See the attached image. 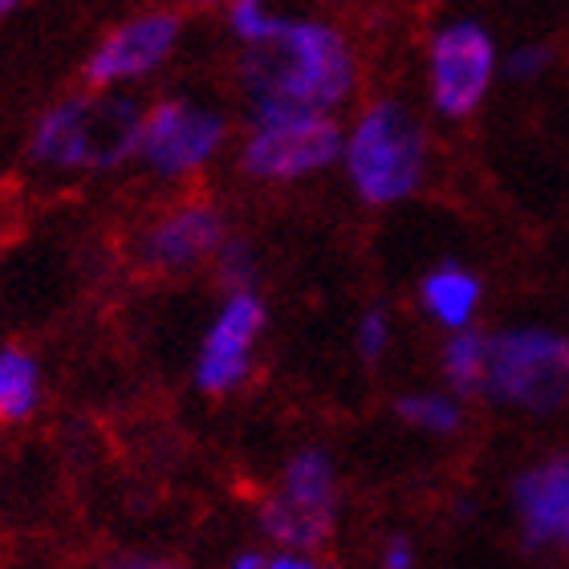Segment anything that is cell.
Returning a JSON list of instances; mask_svg holds the SVG:
<instances>
[{"instance_id":"cell-1","label":"cell","mask_w":569,"mask_h":569,"mask_svg":"<svg viewBox=\"0 0 569 569\" xmlns=\"http://www.w3.org/2000/svg\"><path fill=\"white\" fill-rule=\"evenodd\" d=\"M358 61L346 37L326 21L277 17V29L261 46H244L240 90L249 122L281 114H333L355 98Z\"/></svg>"},{"instance_id":"cell-2","label":"cell","mask_w":569,"mask_h":569,"mask_svg":"<svg viewBox=\"0 0 569 569\" xmlns=\"http://www.w3.org/2000/svg\"><path fill=\"white\" fill-rule=\"evenodd\" d=\"M342 171L346 183L367 208H395L419 196L431 167V142L423 122L399 102H370L350 131H342Z\"/></svg>"},{"instance_id":"cell-3","label":"cell","mask_w":569,"mask_h":569,"mask_svg":"<svg viewBox=\"0 0 569 569\" xmlns=\"http://www.w3.org/2000/svg\"><path fill=\"white\" fill-rule=\"evenodd\" d=\"M480 399L521 416L549 419L569 407V333L553 326H509L488 333Z\"/></svg>"},{"instance_id":"cell-4","label":"cell","mask_w":569,"mask_h":569,"mask_svg":"<svg viewBox=\"0 0 569 569\" xmlns=\"http://www.w3.org/2000/svg\"><path fill=\"white\" fill-rule=\"evenodd\" d=\"M342 512V476L330 448L306 443L281 463L273 488L257 505V533L273 549L321 553Z\"/></svg>"},{"instance_id":"cell-5","label":"cell","mask_w":569,"mask_h":569,"mask_svg":"<svg viewBox=\"0 0 569 569\" xmlns=\"http://www.w3.org/2000/svg\"><path fill=\"white\" fill-rule=\"evenodd\" d=\"M142 114L131 98H66L41 114L33 159L66 171H110L139 154Z\"/></svg>"},{"instance_id":"cell-6","label":"cell","mask_w":569,"mask_h":569,"mask_svg":"<svg viewBox=\"0 0 569 569\" xmlns=\"http://www.w3.org/2000/svg\"><path fill=\"white\" fill-rule=\"evenodd\" d=\"M342 159V127L333 114H281L249 122L240 142V176L252 183H301Z\"/></svg>"},{"instance_id":"cell-7","label":"cell","mask_w":569,"mask_h":569,"mask_svg":"<svg viewBox=\"0 0 569 569\" xmlns=\"http://www.w3.org/2000/svg\"><path fill=\"white\" fill-rule=\"evenodd\" d=\"M264 330H269V306L261 289H228L196 350V367H191L196 391L208 399H228L244 391Z\"/></svg>"},{"instance_id":"cell-8","label":"cell","mask_w":569,"mask_h":569,"mask_svg":"<svg viewBox=\"0 0 569 569\" xmlns=\"http://www.w3.org/2000/svg\"><path fill=\"white\" fill-rule=\"evenodd\" d=\"M497 73V41L485 24L468 17L439 24L427 49V86H431V107L443 119H472L485 107Z\"/></svg>"},{"instance_id":"cell-9","label":"cell","mask_w":569,"mask_h":569,"mask_svg":"<svg viewBox=\"0 0 569 569\" xmlns=\"http://www.w3.org/2000/svg\"><path fill=\"white\" fill-rule=\"evenodd\" d=\"M224 142L228 119L220 110L167 98L142 114L139 159L163 179H183L212 163L216 154L224 151Z\"/></svg>"},{"instance_id":"cell-10","label":"cell","mask_w":569,"mask_h":569,"mask_svg":"<svg viewBox=\"0 0 569 569\" xmlns=\"http://www.w3.org/2000/svg\"><path fill=\"white\" fill-rule=\"evenodd\" d=\"M228 216L208 200H188L163 212L139 240V261L159 277H191L216 261L224 249Z\"/></svg>"},{"instance_id":"cell-11","label":"cell","mask_w":569,"mask_h":569,"mask_svg":"<svg viewBox=\"0 0 569 569\" xmlns=\"http://www.w3.org/2000/svg\"><path fill=\"white\" fill-rule=\"evenodd\" d=\"M509 509L533 553H569V451H549L512 476Z\"/></svg>"},{"instance_id":"cell-12","label":"cell","mask_w":569,"mask_h":569,"mask_svg":"<svg viewBox=\"0 0 569 569\" xmlns=\"http://www.w3.org/2000/svg\"><path fill=\"white\" fill-rule=\"evenodd\" d=\"M179 41L176 12H142L134 21L119 24L102 46L86 61V82L90 86H119L147 78L159 70Z\"/></svg>"},{"instance_id":"cell-13","label":"cell","mask_w":569,"mask_h":569,"mask_svg":"<svg viewBox=\"0 0 569 569\" xmlns=\"http://www.w3.org/2000/svg\"><path fill=\"white\" fill-rule=\"evenodd\" d=\"M419 309L436 330H468L485 309V277L468 269L463 261H456V257L431 264L419 277Z\"/></svg>"},{"instance_id":"cell-14","label":"cell","mask_w":569,"mask_h":569,"mask_svg":"<svg viewBox=\"0 0 569 569\" xmlns=\"http://www.w3.org/2000/svg\"><path fill=\"white\" fill-rule=\"evenodd\" d=\"M488 370V333L468 326V330L443 333L439 342V379L448 382V391L460 399H472L485 387Z\"/></svg>"},{"instance_id":"cell-15","label":"cell","mask_w":569,"mask_h":569,"mask_svg":"<svg viewBox=\"0 0 569 569\" xmlns=\"http://www.w3.org/2000/svg\"><path fill=\"white\" fill-rule=\"evenodd\" d=\"M395 416L399 423L416 427L423 436L451 439L460 436L463 423H468V407L456 391H439V387H427V391H403L395 399Z\"/></svg>"},{"instance_id":"cell-16","label":"cell","mask_w":569,"mask_h":569,"mask_svg":"<svg viewBox=\"0 0 569 569\" xmlns=\"http://www.w3.org/2000/svg\"><path fill=\"white\" fill-rule=\"evenodd\" d=\"M37 399H41L37 358L21 346H0V419L21 423L37 411Z\"/></svg>"},{"instance_id":"cell-17","label":"cell","mask_w":569,"mask_h":569,"mask_svg":"<svg viewBox=\"0 0 569 569\" xmlns=\"http://www.w3.org/2000/svg\"><path fill=\"white\" fill-rule=\"evenodd\" d=\"M395 346V313L387 306H367L355 321V350L367 367H379Z\"/></svg>"},{"instance_id":"cell-18","label":"cell","mask_w":569,"mask_h":569,"mask_svg":"<svg viewBox=\"0 0 569 569\" xmlns=\"http://www.w3.org/2000/svg\"><path fill=\"white\" fill-rule=\"evenodd\" d=\"M212 264L228 289H257L261 284V257L244 237H228Z\"/></svg>"},{"instance_id":"cell-19","label":"cell","mask_w":569,"mask_h":569,"mask_svg":"<svg viewBox=\"0 0 569 569\" xmlns=\"http://www.w3.org/2000/svg\"><path fill=\"white\" fill-rule=\"evenodd\" d=\"M228 29L244 41V46H261L277 29V12H269L264 0H232L228 9Z\"/></svg>"},{"instance_id":"cell-20","label":"cell","mask_w":569,"mask_h":569,"mask_svg":"<svg viewBox=\"0 0 569 569\" xmlns=\"http://www.w3.org/2000/svg\"><path fill=\"white\" fill-rule=\"evenodd\" d=\"M549 66H553V53L546 46H517L509 58L500 61L509 82H537V78L549 73Z\"/></svg>"},{"instance_id":"cell-21","label":"cell","mask_w":569,"mask_h":569,"mask_svg":"<svg viewBox=\"0 0 569 569\" xmlns=\"http://www.w3.org/2000/svg\"><path fill=\"white\" fill-rule=\"evenodd\" d=\"M419 566V549L407 533L382 537L379 546V569H416Z\"/></svg>"},{"instance_id":"cell-22","label":"cell","mask_w":569,"mask_h":569,"mask_svg":"<svg viewBox=\"0 0 569 569\" xmlns=\"http://www.w3.org/2000/svg\"><path fill=\"white\" fill-rule=\"evenodd\" d=\"M257 569H321L318 553H301V549H264Z\"/></svg>"},{"instance_id":"cell-23","label":"cell","mask_w":569,"mask_h":569,"mask_svg":"<svg viewBox=\"0 0 569 569\" xmlns=\"http://www.w3.org/2000/svg\"><path fill=\"white\" fill-rule=\"evenodd\" d=\"M94 569H183V566H179V561H171V558H147V553H127V558L98 561Z\"/></svg>"},{"instance_id":"cell-24","label":"cell","mask_w":569,"mask_h":569,"mask_svg":"<svg viewBox=\"0 0 569 569\" xmlns=\"http://www.w3.org/2000/svg\"><path fill=\"white\" fill-rule=\"evenodd\" d=\"M261 558H264L261 546H244V549H237V553L228 558V569H257V566H261Z\"/></svg>"},{"instance_id":"cell-25","label":"cell","mask_w":569,"mask_h":569,"mask_svg":"<svg viewBox=\"0 0 569 569\" xmlns=\"http://www.w3.org/2000/svg\"><path fill=\"white\" fill-rule=\"evenodd\" d=\"M17 4H21V0H0V17H4V12H12Z\"/></svg>"},{"instance_id":"cell-26","label":"cell","mask_w":569,"mask_h":569,"mask_svg":"<svg viewBox=\"0 0 569 569\" xmlns=\"http://www.w3.org/2000/svg\"><path fill=\"white\" fill-rule=\"evenodd\" d=\"M200 4H220V0H200Z\"/></svg>"}]
</instances>
